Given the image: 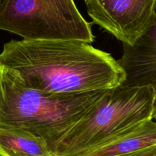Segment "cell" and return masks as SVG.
<instances>
[{"label":"cell","mask_w":156,"mask_h":156,"mask_svg":"<svg viewBox=\"0 0 156 156\" xmlns=\"http://www.w3.org/2000/svg\"><path fill=\"white\" fill-rule=\"evenodd\" d=\"M0 156H55L41 137L20 128L0 127Z\"/></svg>","instance_id":"obj_8"},{"label":"cell","mask_w":156,"mask_h":156,"mask_svg":"<svg viewBox=\"0 0 156 156\" xmlns=\"http://www.w3.org/2000/svg\"><path fill=\"white\" fill-rule=\"evenodd\" d=\"M0 30L24 40H94L74 0H2Z\"/></svg>","instance_id":"obj_4"},{"label":"cell","mask_w":156,"mask_h":156,"mask_svg":"<svg viewBox=\"0 0 156 156\" xmlns=\"http://www.w3.org/2000/svg\"><path fill=\"white\" fill-rule=\"evenodd\" d=\"M106 90L44 92L27 88L10 70L0 67V127L32 133L55 155L61 140L89 114Z\"/></svg>","instance_id":"obj_2"},{"label":"cell","mask_w":156,"mask_h":156,"mask_svg":"<svg viewBox=\"0 0 156 156\" xmlns=\"http://www.w3.org/2000/svg\"><path fill=\"white\" fill-rule=\"evenodd\" d=\"M130 156H156V146L148 148Z\"/></svg>","instance_id":"obj_9"},{"label":"cell","mask_w":156,"mask_h":156,"mask_svg":"<svg viewBox=\"0 0 156 156\" xmlns=\"http://www.w3.org/2000/svg\"><path fill=\"white\" fill-rule=\"evenodd\" d=\"M94 24L132 46L156 22V0H84Z\"/></svg>","instance_id":"obj_5"},{"label":"cell","mask_w":156,"mask_h":156,"mask_svg":"<svg viewBox=\"0 0 156 156\" xmlns=\"http://www.w3.org/2000/svg\"><path fill=\"white\" fill-rule=\"evenodd\" d=\"M0 67L27 88L54 94L109 89L125 79L110 53L81 41L13 40L4 44Z\"/></svg>","instance_id":"obj_1"},{"label":"cell","mask_w":156,"mask_h":156,"mask_svg":"<svg viewBox=\"0 0 156 156\" xmlns=\"http://www.w3.org/2000/svg\"><path fill=\"white\" fill-rule=\"evenodd\" d=\"M154 89V98L152 104V119L156 120V83L153 85Z\"/></svg>","instance_id":"obj_10"},{"label":"cell","mask_w":156,"mask_h":156,"mask_svg":"<svg viewBox=\"0 0 156 156\" xmlns=\"http://www.w3.org/2000/svg\"><path fill=\"white\" fill-rule=\"evenodd\" d=\"M123 53L117 60L123 69V86L136 87L156 83V22L132 46L123 44Z\"/></svg>","instance_id":"obj_6"},{"label":"cell","mask_w":156,"mask_h":156,"mask_svg":"<svg viewBox=\"0 0 156 156\" xmlns=\"http://www.w3.org/2000/svg\"><path fill=\"white\" fill-rule=\"evenodd\" d=\"M1 2H2V0H0V4H1Z\"/></svg>","instance_id":"obj_11"},{"label":"cell","mask_w":156,"mask_h":156,"mask_svg":"<svg viewBox=\"0 0 156 156\" xmlns=\"http://www.w3.org/2000/svg\"><path fill=\"white\" fill-rule=\"evenodd\" d=\"M153 98L151 85L107 89L89 114L61 140L55 155L80 156L152 119Z\"/></svg>","instance_id":"obj_3"},{"label":"cell","mask_w":156,"mask_h":156,"mask_svg":"<svg viewBox=\"0 0 156 156\" xmlns=\"http://www.w3.org/2000/svg\"><path fill=\"white\" fill-rule=\"evenodd\" d=\"M156 146V120H146L80 156H130Z\"/></svg>","instance_id":"obj_7"}]
</instances>
